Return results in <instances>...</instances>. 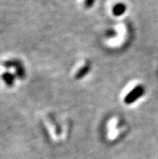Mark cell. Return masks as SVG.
Returning <instances> with one entry per match:
<instances>
[{
  "instance_id": "obj_1",
  "label": "cell",
  "mask_w": 158,
  "mask_h": 159,
  "mask_svg": "<svg viewBox=\"0 0 158 159\" xmlns=\"http://www.w3.org/2000/svg\"><path fill=\"white\" fill-rule=\"evenodd\" d=\"M144 92V87H141V86H138V87H135L132 91H131L124 99V102L127 103V104H131L133 102L136 100L137 99H139L141 95H143Z\"/></svg>"
},
{
  "instance_id": "obj_2",
  "label": "cell",
  "mask_w": 158,
  "mask_h": 159,
  "mask_svg": "<svg viewBox=\"0 0 158 159\" xmlns=\"http://www.w3.org/2000/svg\"><path fill=\"white\" fill-rule=\"evenodd\" d=\"M125 11H126V6L124 3L120 2V3L115 5L112 11H113V14L115 16H120L124 14Z\"/></svg>"
},
{
  "instance_id": "obj_3",
  "label": "cell",
  "mask_w": 158,
  "mask_h": 159,
  "mask_svg": "<svg viewBox=\"0 0 158 159\" xmlns=\"http://www.w3.org/2000/svg\"><path fill=\"white\" fill-rule=\"evenodd\" d=\"M95 0H85V6L86 8H90L94 5Z\"/></svg>"
}]
</instances>
